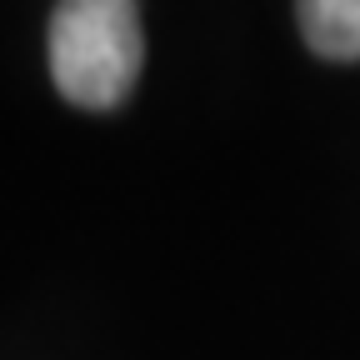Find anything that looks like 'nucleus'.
Segmentation results:
<instances>
[{
	"mask_svg": "<svg viewBox=\"0 0 360 360\" xmlns=\"http://www.w3.org/2000/svg\"><path fill=\"white\" fill-rule=\"evenodd\" d=\"M51 80L80 110H115L146 65V30L135 0H56L51 11Z\"/></svg>",
	"mask_w": 360,
	"mask_h": 360,
	"instance_id": "nucleus-1",
	"label": "nucleus"
},
{
	"mask_svg": "<svg viewBox=\"0 0 360 360\" xmlns=\"http://www.w3.org/2000/svg\"><path fill=\"white\" fill-rule=\"evenodd\" d=\"M300 35L326 60H360V0H295Z\"/></svg>",
	"mask_w": 360,
	"mask_h": 360,
	"instance_id": "nucleus-2",
	"label": "nucleus"
}]
</instances>
